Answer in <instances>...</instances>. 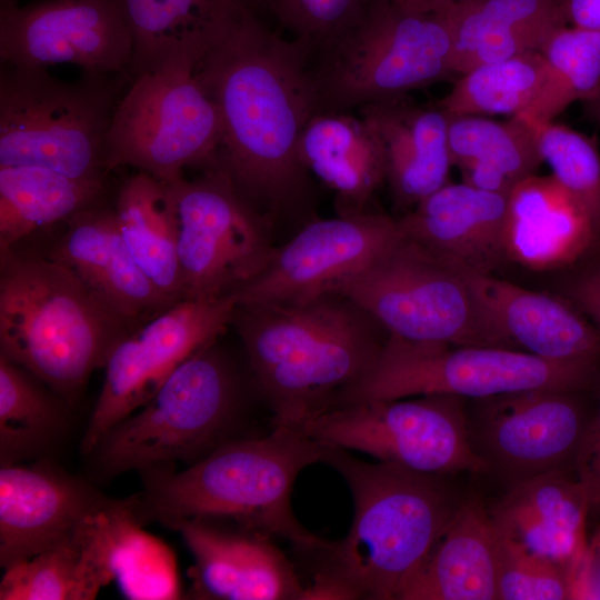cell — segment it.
Wrapping results in <instances>:
<instances>
[{"label": "cell", "mask_w": 600, "mask_h": 600, "mask_svg": "<svg viewBox=\"0 0 600 600\" xmlns=\"http://www.w3.org/2000/svg\"><path fill=\"white\" fill-rule=\"evenodd\" d=\"M0 254V354L73 406L128 323L66 264L12 249Z\"/></svg>", "instance_id": "obj_5"}, {"label": "cell", "mask_w": 600, "mask_h": 600, "mask_svg": "<svg viewBox=\"0 0 600 600\" xmlns=\"http://www.w3.org/2000/svg\"><path fill=\"white\" fill-rule=\"evenodd\" d=\"M121 96L107 74L67 82L46 68L1 64L0 167L104 182L107 136Z\"/></svg>", "instance_id": "obj_7"}, {"label": "cell", "mask_w": 600, "mask_h": 600, "mask_svg": "<svg viewBox=\"0 0 600 600\" xmlns=\"http://www.w3.org/2000/svg\"><path fill=\"white\" fill-rule=\"evenodd\" d=\"M600 239L582 206L551 176L536 173L508 196V261L546 271L573 264Z\"/></svg>", "instance_id": "obj_25"}, {"label": "cell", "mask_w": 600, "mask_h": 600, "mask_svg": "<svg viewBox=\"0 0 600 600\" xmlns=\"http://www.w3.org/2000/svg\"><path fill=\"white\" fill-rule=\"evenodd\" d=\"M466 400L438 393L366 401L326 409L292 427L321 444L364 452L416 472H488L470 441Z\"/></svg>", "instance_id": "obj_13"}, {"label": "cell", "mask_w": 600, "mask_h": 600, "mask_svg": "<svg viewBox=\"0 0 600 600\" xmlns=\"http://www.w3.org/2000/svg\"><path fill=\"white\" fill-rule=\"evenodd\" d=\"M548 66V80L524 116L553 121L576 101L586 102L600 91V31L561 26L539 48Z\"/></svg>", "instance_id": "obj_37"}, {"label": "cell", "mask_w": 600, "mask_h": 600, "mask_svg": "<svg viewBox=\"0 0 600 600\" xmlns=\"http://www.w3.org/2000/svg\"><path fill=\"white\" fill-rule=\"evenodd\" d=\"M114 500L49 461L1 466V567L52 548Z\"/></svg>", "instance_id": "obj_19"}, {"label": "cell", "mask_w": 600, "mask_h": 600, "mask_svg": "<svg viewBox=\"0 0 600 600\" xmlns=\"http://www.w3.org/2000/svg\"><path fill=\"white\" fill-rule=\"evenodd\" d=\"M574 469L541 473L512 486L489 509L496 530L574 578L587 553L590 504Z\"/></svg>", "instance_id": "obj_21"}, {"label": "cell", "mask_w": 600, "mask_h": 600, "mask_svg": "<svg viewBox=\"0 0 600 600\" xmlns=\"http://www.w3.org/2000/svg\"><path fill=\"white\" fill-rule=\"evenodd\" d=\"M236 294L180 300L127 333L112 348L106 377L81 440L87 456L113 426L146 404L190 356L224 333Z\"/></svg>", "instance_id": "obj_14"}, {"label": "cell", "mask_w": 600, "mask_h": 600, "mask_svg": "<svg viewBox=\"0 0 600 600\" xmlns=\"http://www.w3.org/2000/svg\"><path fill=\"white\" fill-rule=\"evenodd\" d=\"M573 469L588 496L590 513L600 516V402L597 413L587 422Z\"/></svg>", "instance_id": "obj_41"}, {"label": "cell", "mask_w": 600, "mask_h": 600, "mask_svg": "<svg viewBox=\"0 0 600 600\" xmlns=\"http://www.w3.org/2000/svg\"><path fill=\"white\" fill-rule=\"evenodd\" d=\"M194 558L189 598L309 599L291 562L270 536L231 521L191 518L176 524Z\"/></svg>", "instance_id": "obj_18"}, {"label": "cell", "mask_w": 600, "mask_h": 600, "mask_svg": "<svg viewBox=\"0 0 600 600\" xmlns=\"http://www.w3.org/2000/svg\"><path fill=\"white\" fill-rule=\"evenodd\" d=\"M524 117L551 176L582 206L600 237V154L594 141L567 126Z\"/></svg>", "instance_id": "obj_38"}, {"label": "cell", "mask_w": 600, "mask_h": 600, "mask_svg": "<svg viewBox=\"0 0 600 600\" xmlns=\"http://www.w3.org/2000/svg\"><path fill=\"white\" fill-rule=\"evenodd\" d=\"M498 536L489 509L468 498L398 600H498Z\"/></svg>", "instance_id": "obj_26"}, {"label": "cell", "mask_w": 600, "mask_h": 600, "mask_svg": "<svg viewBox=\"0 0 600 600\" xmlns=\"http://www.w3.org/2000/svg\"><path fill=\"white\" fill-rule=\"evenodd\" d=\"M247 379L218 340L186 359L141 408L108 430L87 454L93 473L109 480L197 463L240 436Z\"/></svg>", "instance_id": "obj_6"}, {"label": "cell", "mask_w": 600, "mask_h": 600, "mask_svg": "<svg viewBox=\"0 0 600 600\" xmlns=\"http://www.w3.org/2000/svg\"><path fill=\"white\" fill-rule=\"evenodd\" d=\"M326 448L296 427L273 426L268 436L231 440L184 470L143 471L141 521L173 529L191 518L226 520L286 539L302 551L324 552L332 542L300 524L291 492L301 470L321 462Z\"/></svg>", "instance_id": "obj_3"}, {"label": "cell", "mask_w": 600, "mask_h": 600, "mask_svg": "<svg viewBox=\"0 0 600 600\" xmlns=\"http://www.w3.org/2000/svg\"><path fill=\"white\" fill-rule=\"evenodd\" d=\"M400 8L420 13H438L463 0H392Z\"/></svg>", "instance_id": "obj_45"}, {"label": "cell", "mask_w": 600, "mask_h": 600, "mask_svg": "<svg viewBox=\"0 0 600 600\" xmlns=\"http://www.w3.org/2000/svg\"><path fill=\"white\" fill-rule=\"evenodd\" d=\"M101 511L88 516L52 548L6 568L0 599H94L112 581L104 553Z\"/></svg>", "instance_id": "obj_30"}, {"label": "cell", "mask_w": 600, "mask_h": 600, "mask_svg": "<svg viewBox=\"0 0 600 600\" xmlns=\"http://www.w3.org/2000/svg\"><path fill=\"white\" fill-rule=\"evenodd\" d=\"M59 394L0 354V464H17L53 448L69 427Z\"/></svg>", "instance_id": "obj_34"}, {"label": "cell", "mask_w": 600, "mask_h": 600, "mask_svg": "<svg viewBox=\"0 0 600 600\" xmlns=\"http://www.w3.org/2000/svg\"><path fill=\"white\" fill-rule=\"evenodd\" d=\"M133 39L134 78L176 60L200 59L249 0H120Z\"/></svg>", "instance_id": "obj_29"}, {"label": "cell", "mask_w": 600, "mask_h": 600, "mask_svg": "<svg viewBox=\"0 0 600 600\" xmlns=\"http://www.w3.org/2000/svg\"><path fill=\"white\" fill-rule=\"evenodd\" d=\"M311 72L318 112L360 109L454 74L451 33L437 13L373 0L363 17L313 60Z\"/></svg>", "instance_id": "obj_9"}, {"label": "cell", "mask_w": 600, "mask_h": 600, "mask_svg": "<svg viewBox=\"0 0 600 600\" xmlns=\"http://www.w3.org/2000/svg\"><path fill=\"white\" fill-rule=\"evenodd\" d=\"M570 300L600 333V258L581 268L564 286Z\"/></svg>", "instance_id": "obj_42"}, {"label": "cell", "mask_w": 600, "mask_h": 600, "mask_svg": "<svg viewBox=\"0 0 600 600\" xmlns=\"http://www.w3.org/2000/svg\"><path fill=\"white\" fill-rule=\"evenodd\" d=\"M448 117L452 166L470 186L509 196L543 163L534 129L523 114L508 121L473 114Z\"/></svg>", "instance_id": "obj_31"}, {"label": "cell", "mask_w": 600, "mask_h": 600, "mask_svg": "<svg viewBox=\"0 0 600 600\" xmlns=\"http://www.w3.org/2000/svg\"><path fill=\"white\" fill-rule=\"evenodd\" d=\"M567 24L600 31V0H562Z\"/></svg>", "instance_id": "obj_43"}, {"label": "cell", "mask_w": 600, "mask_h": 600, "mask_svg": "<svg viewBox=\"0 0 600 600\" xmlns=\"http://www.w3.org/2000/svg\"><path fill=\"white\" fill-rule=\"evenodd\" d=\"M262 17L271 18L304 46L311 62L346 34L373 0H249Z\"/></svg>", "instance_id": "obj_39"}, {"label": "cell", "mask_w": 600, "mask_h": 600, "mask_svg": "<svg viewBox=\"0 0 600 600\" xmlns=\"http://www.w3.org/2000/svg\"><path fill=\"white\" fill-rule=\"evenodd\" d=\"M321 462L342 476L354 504L348 534L324 551L322 578L347 599L398 600L461 501L446 476L369 463L328 446Z\"/></svg>", "instance_id": "obj_4"}, {"label": "cell", "mask_w": 600, "mask_h": 600, "mask_svg": "<svg viewBox=\"0 0 600 600\" xmlns=\"http://www.w3.org/2000/svg\"><path fill=\"white\" fill-rule=\"evenodd\" d=\"M303 166L334 194L339 216L369 211L376 191L386 182V161L372 127L350 111L314 113L300 143Z\"/></svg>", "instance_id": "obj_27"}, {"label": "cell", "mask_w": 600, "mask_h": 600, "mask_svg": "<svg viewBox=\"0 0 600 600\" xmlns=\"http://www.w3.org/2000/svg\"><path fill=\"white\" fill-rule=\"evenodd\" d=\"M133 39L120 0H42L0 4L1 64L71 63L86 73L129 72Z\"/></svg>", "instance_id": "obj_16"}, {"label": "cell", "mask_w": 600, "mask_h": 600, "mask_svg": "<svg viewBox=\"0 0 600 600\" xmlns=\"http://www.w3.org/2000/svg\"><path fill=\"white\" fill-rule=\"evenodd\" d=\"M470 276L400 236L340 293L403 340L513 349Z\"/></svg>", "instance_id": "obj_10"}, {"label": "cell", "mask_w": 600, "mask_h": 600, "mask_svg": "<svg viewBox=\"0 0 600 600\" xmlns=\"http://www.w3.org/2000/svg\"><path fill=\"white\" fill-rule=\"evenodd\" d=\"M588 551L590 552L589 562L591 563L588 571H597V576L580 579L576 584L574 596L600 598V532Z\"/></svg>", "instance_id": "obj_44"}, {"label": "cell", "mask_w": 600, "mask_h": 600, "mask_svg": "<svg viewBox=\"0 0 600 600\" xmlns=\"http://www.w3.org/2000/svg\"><path fill=\"white\" fill-rule=\"evenodd\" d=\"M194 73L218 107V167L272 227L318 218L313 177L299 143L318 112L311 57L252 7L204 50Z\"/></svg>", "instance_id": "obj_1"}, {"label": "cell", "mask_w": 600, "mask_h": 600, "mask_svg": "<svg viewBox=\"0 0 600 600\" xmlns=\"http://www.w3.org/2000/svg\"><path fill=\"white\" fill-rule=\"evenodd\" d=\"M359 111L381 143L386 182L402 214L448 183L452 160L449 117L443 110L416 106L403 96L363 106Z\"/></svg>", "instance_id": "obj_24"}, {"label": "cell", "mask_w": 600, "mask_h": 600, "mask_svg": "<svg viewBox=\"0 0 600 600\" xmlns=\"http://www.w3.org/2000/svg\"><path fill=\"white\" fill-rule=\"evenodd\" d=\"M400 236L397 218L370 210L316 218L278 246L268 268L234 293L237 303H302L340 293Z\"/></svg>", "instance_id": "obj_15"}, {"label": "cell", "mask_w": 600, "mask_h": 600, "mask_svg": "<svg viewBox=\"0 0 600 600\" xmlns=\"http://www.w3.org/2000/svg\"><path fill=\"white\" fill-rule=\"evenodd\" d=\"M587 116L600 126V91L592 99L584 102Z\"/></svg>", "instance_id": "obj_46"}, {"label": "cell", "mask_w": 600, "mask_h": 600, "mask_svg": "<svg viewBox=\"0 0 600 600\" xmlns=\"http://www.w3.org/2000/svg\"><path fill=\"white\" fill-rule=\"evenodd\" d=\"M196 64L176 60L132 78L107 136L109 171L129 166L171 183L186 167H218L221 117L196 77Z\"/></svg>", "instance_id": "obj_11"}, {"label": "cell", "mask_w": 600, "mask_h": 600, "mask_svg": "<svg viewBox=\"0 0 600 600\" xmlns=\"http://www.w3.org/2000/svg\"><path fill=\"white\" fill-rule=\"evenodd\" d=\"M103 184L42 167H0V252L36 230L97 206Z\"/></svg>", "instance_id": "obj_32"}, {"label": "cell", "mask_w": 600, "mask_h": 600, "mask_svg": "<svg viewBox=\"0 0 600 600\" xmlns=\"http://www.w3.org/2000/svg\"><path fill=\"white\" fill-rule=\"evenodd\" d=\"M577 391L527 390L476 399L468 419L476 453L509 486L531 477L573 469L589 419Z\"/></svg>", "instance_id": "obj_17"}, {"label": "cell", "mask_w": 600, "mask_h": 600, "mask_svg": "<svg viewBox=\"0 0 600 600\" xmlns=\"http://www.w3.org/2000/svg\"><path fill=\"white\" fill-rule=\"evenodd\" d=\"M452 38L453 73L539 50L567 24L562 0H463L438 12Z\"/></svg>", "instance_id": "obj_28"}, {"label": "cell", "mask_w": 600, "mask_h": 600, "mask_svg": "<svg viewBox=\"0 0 600 600\" xmlns=\"http://www.w3.org/2000/svg\"><path fill=\"white\" fill-rule=\"evenodd\" d=\"M114 213L122 238L141 270L171 303L182 300L167 183L139 171L121 186Z\"/></svg>", "instance_id": "obj_33"}, {"label": "cell", "mask_w": 600, "mask_h": 600, "mask_svg": "<svg viewBox=\"0 0 600 600\" xmlns=\"http://www.w3.org/2000/svg\"><path fill=\"white\" fill-rule=\"evenodd\" d=\"M470 277L513 349L553 361L598 364L600 333L566 297L529 290L492 274Z\"/></svg>", "instance_id": "obj_23"}, {"label": "cell", "mask_w": 600, "mask_h": 600, "mask_svg": "<svg viewBox=\"0 0 600 600\" xmlns=\"http://www.w3.org/2000/svg\"><path fill=\"white\" fill-rule=\"evenodd\" d=\"M68 220L48 257L69 267L121 320L129 324L152 318L173 304L134 260L114 210L94 206Z\"/></svg>", "instance_id": "obj_22"}, {"label": "cell", "mask_w": 600, "mask_h": 600, "mask_svg": "<svg viewBox=\"0 0 600 600\" xmlns=\"http://www.w3.org/2000/svg\"><path fill=\"white\" fill-rule=\"evenodd\" d=\"M597 363L548 360L488 346L413 342L389 336L374 364L339 392L329 408L426 394L484 399L527 390L582 391Z\"/></svg>", "instance_id": "obj_8"}, {"label": "cell", "mask_w": 600, "mask_h": 600, "mask_svg": "<svg viewBox=\"0 0 600 600\" xmlns=\"http://www.w3.org/2000/svg\"><path fill=\"white\" fill-rule=\"evenodd\" d=\"M508 196L466 182L446 183L397 218L401 236L471 276L492 274L508 261Z\"/></svg>", "instance_id": "obj_20"}, {"label": "cell", "mask_w": 600, "mask_h": 600, "mask_svg": "<svg viewBox=\"0 0 600 600\" xmlns=\"http://www.w3.org/2000/svg\"><path fill=\"white\" fill-rule=\"evenodd\" d=\"M231 323L272 426L326 410L370 370L390 336L342 293L302 303H237Z\"/></svg>", "instance_id": "obj_2"}, {"label": "cell", "mask_w": 600, "mask_h": 600, "mask_svg": "<svg viewBox=\"0 0 600 600\" xmlns=\"http://www.w3.org/2000/svg\"><path fill=\"white\" fill-rule=\"evenodd\" d=\"M497 536L498 600H562L574 597V578L568 570L531 554L498 531Z\"/></svg>", "instance_id": "obj_40"}, {"label": "cell", "mask_w": 600, "mask_h": 600, "mask_svg": "<svg viewBox=\"0 0 600 600\" xmlns=\"http://www.w3.org/2000/svg\"><path fill=\"white\" fill-rule=\"evenodd\" d=\"M143 526L138 493L126 498L111 521L112 578L129 599H180L174 556L166 543L146 532Z\"/></svg>", "instance_id": "obj_36"}, {"label": "cell", "mask_w": 600, "mask_h": 600, "mask_svg": "<svg viewBox=\"0 0 600 600\" xmlns=\"http://www.w3.org/2000/svg\"><path fill=\"white\" fill-rule=\"evenodd\" d=\"M548 80V66L539 50L481 64L460 74L438 107L448 114L528 113Z\"/></svg>", "instance_id": "obj_35"}, {"label": "cell", "mask_w": 600, "mask_h": 600, "mask_svg": "<svg viewBox=\"0 0 600 600\" xmlns=\"http://www.w3.org/2000/svg\"><path fill=\"white\" fill-rule=\"evenodd\" d=\"M167 186L182 300L233 294L268 268L278 249L276 232L222 169Z\"/></svg>", "instance_id": "obj_12"}]
</instances>
